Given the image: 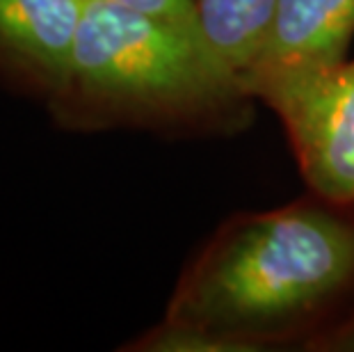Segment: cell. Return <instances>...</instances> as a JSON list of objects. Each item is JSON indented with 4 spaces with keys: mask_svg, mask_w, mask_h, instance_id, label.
<instances>
[{
    "mask_svg": "<svg viewBox=\"0 0 354 352\" xmlns=\"http://www.w3.org/2000/svg\"><path fill=\"white\" fill-rule=\"evenodd\" d=\"M354 284V224L318 204L233 220L194 261L169 320L233 352L259 350L315 318Z\"/></svg>",
    "mask_w": 354,
    "mask_h": 352,
    "instance_id": "6da1fadb",
    "label": "cell"
},
{
    "mask_svg": "<svg viewBox=\"0 0 354 352\" xmlns=\"http://www.w3.org/2000/svg\"><path fill=\"white\" fill-rule=\"evenodd\" d=\"M277 0H194L197 26L210 46L245 76L272 21Z\"/></svg>",
    "mask_w": 354,
    "mask_h": 352,
    "instance_id": "8992f818",
    "label": "cell"
},
{
    "mask_svg": "<svg viewBox=\"0 0 354 352\" xmlns=\"http://www.w3.org/2000/svg\"><path fill=\"white\" fill-rule=\"evenodd\" d=\"M250 96L283 122L311 190L329 204H354V59L259 82Z\"/></svg>",
    "mask_w": 354,
    "mask_h": 352,
    "instance_id": "3957f363",
    "label": "cell"
},
{
    "mask_svg": "<svg viewBox=\"0 0 354 352\" xmlns=\"http://www.w3.org/2000/svg\"><path fill=\"white\" fill-rule=\"evenodd\" d=\"M87 0H0V48L66 87Z\"/></svg>",
    "mask_w": 354,
    "mask_h": 352,
    "instance_id": "5b68a950",
    "label": "cell"
},
{
    "mask_svg": "<svg viewBox=\"0 0 354 352\" xmlns=\"http://www.w3.org/2000/svg\"><path fill=\"white\" fill-rule=\"evenodd\" d=\"M354 37V0H277L247 92L259 82L345 62Z\"/></svg>",
    "mask_w": 354,
    "mask_h": 352,
    "instance_id": "277c9868",
    "label": "cell"
},
{
    "mask_svg": "<svg viewBox=\"0 0 354 352\" xmlns=\"http://www.w3.org/2000/svg\"><path fill=\"white\" fill-rule=\"evenodd\" d=\"M66 87L117 110L190 119L250 96L199 30L99 0L85 3Z\"/></svg>",
    "mask_w": 354,
    "mask_h": 352,
    "instance_id": "7a4b0ae2",
    "label": "cell"
},
{
    "mask_svg": "<svg viewBox=\"0 0 354 352\" xmlns=\"http://www.w3.org/2000/svg\"><path fill=\"white\" fill-rule=\"evenodd\" d=\"M318 350H334V352H354V313L352 318H348L345 323L322 336L320 341H315Z\"/></svg>",
    "mask_w": 354,
    "mask_h": 352,
    "instance_id": "ba28073f",
    "label": "cell"
},
{
    "mask_svg": "<svg viewBox=\"0 0 354 352\" xmlns=\"http://www.w3.org/2000/svg\"><path fill=\"white\" fill-rule=\"evenodd\" d=\"M99 3H112L119 7H128V10L149 14V17L169 21V24H178V26L199 30L197 12H194V0H99Z\"/></svg>",
    "mask_w": 354,
    "mask_h": 352,
    "instance_id": "52a82bcc",
    "label": "cell"
}]
</instances>
